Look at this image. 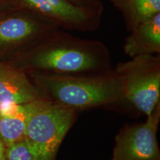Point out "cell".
<instances>
[{
	"label": "cell",
	"instance_id": "obj_1",
	"mask_svg": "<svg viewBox=\"0 0 160 160\" xmlns=\"http://www.w3.org/2000/svg\"><path fill=\"white\" fill-rule=\"evenodd\" d=\"M8 62L27 74L95 75L113 70L110 52L102 42L59 29Z\"/></svg>",
	"mask_w": 160,
	"mask_h": 160
},
{
	"label": "cell",
	"instance_id": "obj_2",
	"mask_svg": "<svg viewBox=\"0 0 160 160\" xmlns=\"http://www.w3.org/2000/svg\"><path fill=\"white\" fill-rule=\"evenodd\" d=\"M28 75L45 99L76 111L125 101L122 82L113 70L95 75Z\"/></svg>",
	"mask_w": 160,
	"mask_h": 160
},
{
	"label": "cell",
	"instance_id": "obj_3",
	"mask_svg": "<svg viewBox=\"0 0 160 160\" xmlns=\"http://www.w3.org/2000/svg\"><path fill=\"white\" fill-rule=\"evenodd\" d=\"M113 71L122 85L125 100L148 117L159 104V55H140L120 62Z\"/></svg>",
	"mask_w": 160,
	"mask_h": 160
},
{
	"label": "cell",
	"instance_id": "obj_4",
	"mask_svg": "<svg viewBox=\"0 0 160 160\" xmlns=\"http://www.w3.org/2000/svg\"><path fill=\"white\" fill-rule=\"evenodd\" d=\"M77 111L47 99L39 100L26 127L25 139L42 160H55Z\"/></svg>",
	"mask_w": 160,
	"mask_h": 160
},
{
	"label": "cell",
	"instance_id": "obj_5",
	"mask_svg": "<svg viewBox=\"0 0 160 160\" xmlns=\"http://www.w3.org/2000/svg\"><path fill=\"white\" fill-rule=\"evenodd\" d=\"M59 28L52 22L22 8L0 16V55H19Z\"/></svg>",
	"mask_w": 160,
	"mask_h": 160
},
{
	"label": "cell",
	"instance_id": "obj_6",
	"mask_svg": "<svg viewBox=\"0 0 160 160\" xmlns=\"http://www.w3.org/2000/svg\"><path fill=\"white\" fill-rule=\"evenodd\" d=\"M146 118L145 122L126 125L120 130L111 160H160L157 137L160 103Z\"/></svg>",
	"mask_w": 160,
	"mask_h": 160
},
{
	"label": "cell",
	"instance_id": "obj_7",
	"mask_svg": "<svg viewBox=\"0 0 160 160\" xmlns=\"http://www.w3.org/2000/svg\"><path fill=\"white\" fill-rule=\"evenodd\" d=\"M22 8L29 10L56 24L59 28L82 32L99 28L102 13L82 8L68 0H13Z\"/></svg>",
	"mask_w": 160,
	"mask_h": 160
},
{
	"label": "cell",
	"instance_id": "obj_8",
	"mask_svg": "<svg viewBox=\"0 0 160 160\" xmlns=\"http://www.w3.org/2000/svg\"><path fill=\"white\" fill-rule=\"evenodd\" d=\"M45 99L29 76L8 62L0 61V104H22Z\"/></svg>",
	"mask_w": 160,
	"mask_h": 160
},
{
	"label": "cell",
	"instance_id": "obj_9",
	"mask_svg": "<svg viewBox=\"0 0 160 160\" xmlns=\"http://www.w3.org/2000/svg\"><path fill=\"white\" fill-rule=\"evenodd\" d=\"M38 101L22 104H0V139L6 148L25 139L28 122Z\"/></svg>",
	"mask_w": 160,
	"mask_h": 160
},
{
	"label": "cell",
	"instance_id": "obj_10",
	"mask_svg": "<svg viewBox=\"0 0 160 160\" xmlns=\"http://www.w3.org/2000/svg\"><path fill=\"white\" fill-rule=\"evenodd\" d=\"M124 51L131 58L140 55H159L160 13L130 31Z\"/></svg>",
	"mask_w": 160,
	"mask_h": 160
},
{
	"label": "cell",
	"instance_id": "obj_11",
	"mask_svg": "<svg viewBox=\"0 0 160 160\" xmlns=\"http://www.w3.org/2000/svg\"><path fill=\"white\" fill-rule=\"evenodd\" d=\"M122 14L131 31L160 13V0H110Z\"/></svg>",
	"mask_w": 160,
	"mask_h": 160
},
{
	"label": "cell",
	"instance_id": "obj_12",
	"mask_svg": "<svg viewBox=\"0 0 160 160\" xmlns=\"http://www.w3.org/2000/svg\"><path fill=\"white\" fill-rule=\"evenodd\" d=\"M6 160H42L39 153L25 139L6 148Z\"/></svg>",
	"mask_w": 160,
	"mask_h": 160
},
{
	"label": "cell",
	"instance_id": "obj_13",
	"mask_svg": "<svg viewBox=\"0 0 160 160\" xmlns=\"http://www.w3.org/2000/svg\"><path fill=\"white\" fill-rule=\"evenodd\" d=\"M73 5L102 14L104 5L100 0H68Z\"/></svg>",
	"mask_w": 160,
	"mask_h": 160
},
{
	"label": "cell",
	"instance_id": "obj_14",
	"mask_svg": "<svg viewBox=\"0 0 160 160\" xmlns=\"http://www.w3.org/2000/svg\"><path fill=\"white\" fill-rule=\"evenodd\" d=\"M0 160H6V146L0 139Z\"/></svg>",
	"mask_w": 160,
	"mask_h": 160
},
{
	"label": "cell",
	"instance_id": "obj_15",
	"mask_svg": "<svg viewBox=\"0 0 160 160\" xmlns=\"http://www.w3.org/2000/svg\"><path fill=\"white\" fill-rule=\"evenodd\" d=\"M5 6V0H0V11L4 9Z\"/></svg>",
	"mask_w": 160,
	"mask_h": 160
}]
</instances>
